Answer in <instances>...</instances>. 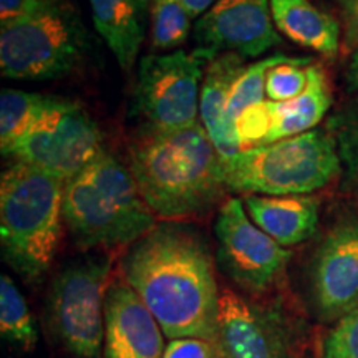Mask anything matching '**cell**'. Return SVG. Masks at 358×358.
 <instances>
[{
	"instance_id": "obj_1",
	"label": "cell",
	"mask_w": 358,
	"mask_h": 358,
	"mask_svg": "<svg viewBox=\"0 0 358 358\" xmlns=\"http://www.w3.org/2000/svg\"><path fill=\"white\" fill-rule=\"evenodd\" d=\"M122 274L164 337L216 342L221 290L203 232L185 222L156 224L129 245Z\"/></svg>"
},
{
	"instance_id": "obj_2",
	"label": "cell",
	"mask_w": 358,
	"mask_h": 358,
	"mask_svg": "<svg viewBox=\"0 0 358 358\" xmlns=\"http://www.w3.org/2000/svg\"><path fill=\"white\" fill-rule=\"evenodd\" d=\"M129 171L148 208L166 221L203 216L227 191L224 161L201 122L143 129L129 145Z\"/></svg>"
},
{
	"instance_id": "obj_3",
	"label": "cell",
	"mask_w": 358,
	"mask_h": 358,
	"mask_svg": "<svg viewBox=\"0 0 358 358\" xmlns=\"http://www.w3.org/2000/svg\"><path fill=\"white\" fill-rule=\"evenodd\" d=\"M62 214L82 249L129 248L156 226L129 168L106 151L65 182Z\"/></svg>"
},
{
	"instance_id": "obj_4",
	"label": "cell",
	"mask_w": 358,
	"mask_h": 358,
	"mask_svg": "<svg viewBox=\"0 0 358 358\" xmlns=\"http://www.w3.org/2000/svg\"><path fill=\"white\" fill-rule=\"evenodd\" d=\"M64 182L24 163L0 179L2 257L27 282H38L55 261L64 234Z\"/></svg>"
},
{
	"instance_id": "obj_5",
	"label": "cell",
	"mask_w": 358,
	"mask_h": 358,
	"mask_svg": "<svg viewBox=\"0 0 358 358\" xmlns=\"http://www.w3.org/2000/svg\"><path fill=\"white\" fill-rule=\"evenodd\" d=\"M227 191L257 196L312 194L342 173L329 129L285 138L239 151L224 163Z\"/></svg>"
},
{
	"instance_id": "obj_6",
	"label": "cell",
	"mask_w": 358,
	"mask_h": 358,
	"mask_svg": "<svg viewBox=\"0 0 358 358\" xmlns=\"http://www.w3.org/2000/svg\"><path fill=\"white\" fill-rule=\"evenodd\" d=\"M87 48V29L65 0L0 27V69L10 80L47 82L65 77L83 64Z\"/></svg>"
},
{
	"instance_id": "obj_7",
	"label": "cell",
	"mask_w": 358,
	"mask_h": 358,
	"mask_svg": "<svg viewBox=\"0 0 358 358\" xmlns=\"http://www.w3.org/2000/svg\"><path fill=\"white\" fill-rule=\"evenodd\" d=\"M111 261L87 256L70 262L52 282L48 319L75 358H98L105 342V301Z\"/></svg>"
},
{
	"instance_id": "obj_8",
	"label": "cell",
	"mask_w": 358,
	"mask_h": 358,
	"mask_svg": "<svg viewBox=\"0 0 358 358\" xmlns=\"http://www.w3.org/2000/svg\"><path fill=\"white\" fill-rule=\"evenodd\" d=\"M211 60L198 48L141 58L134 105L146 128L171 131L199 122L201 87Z\"/></svg>"
},
{
	"instance_id": "obj_9",
	"label": "cell",
	"mask_w": 358,
	"mask_h": 358,
	"mask_svg": "<svg viewBox=\"0 0 358 358\" xmlns=\"http://www.w3.org/2000/svg\"><path fill=\"white\" fill-rule=\"evenodd\" d=\"M216 343L222 358H303L306 329L279 303L221 290Z\"/></svg>"
},
{
	"instance_id": "obj_10",
	"label": "cell",
	"mask_w": 358,
	"mask_h": 358,
	"mask_svg": "<svg viewBox=\"0 0 358 358\" xmlns=\"http://www.w3.org/2000/svg\"><path fill=\"white\" fill-rule=\"evenodd\" d=\"M103 151L100 128L92 116L77 103L58 98L6 158L52 174L65 185Z\"/></svg>"
},
{
	"instance_id": "obj_11",
	"label": "cell",
	"mask_w": 358,
	"mask_h": 358,
	"mask_svg": "<svg viewBox=\"0 0 358 358\" xmlns=\"http://www.w3.org/2000/svg\"><path fill=\"white\" fill-rule=\"evenodd\" d=\"M214 234L217 264L224 275L252 297L274 287L292 257L287 248L277 244L252 222L239 198H229L221 204Z\"/></svg>"
},
{
	"instance_id": "obj_12",
	"label": "cell",
	"mask_w": 358,
	"mask_h": 358,
	"mask_svg": "<svg viewBox=\"0 0 358 358\" xmlns=\"http://www.w3.org/2000/svg\"><path fill=\"white\" fill-rule=\"evenodd\" d=\"M310 292L317 315L335 324L358 310V214L340 216L312 257Z\"/></svg>"
},
{
	"instance_id": "obj_13",
	"label": "cell",
	"mask_w": 358,
	"mask_h": 358,
	"mask_svg": "<svg viewBox=\"0 0 358 358\" xmlns=\"http://www.w3.org/2000/svg\"><path fill=\"white\" fill-rule=\"evenodd\" d=\"M192 35L196 48L213 58L222 53L254 58L282 43L271 0H217L199 17Z\"/></svg>"
},
{
	"instance_id": "obj_14",
	"label": "cell",
	"mask_w": 358,
	"mask_h": 358,
	"mask_svg": "<svg viewBox=\"0 0 358 358\" xmlns=\"http://www.w3.org/2000/svg\"><path fill=\"white\" fill-rule=\"evenodd\" d=\"M164 334L141 297L123 279L110 284L105 301L103 358H163Z\"/></svg>"
},
{
	"instance_id": "obj_15",
	"label": "cell",
	"mask_w": 358,
	"mask_h": 358,
	"mask_svg": "<svg viewBox=\"0 0 358 358\" xmlns=\"http://www.w3.org/2000/svg\"><path fill=\"white\" fill-rule=\"evenodd\" d=\"M244 206L252 222L282 248L306 243L319 227L320 203L310 194H249Z\"/></svg>"
},
{
	"instance_id": "obj_16",
	"label": "cell",
	"mask_w": 358,
	"mask_h": 358,
	"mask_svg": "<svg viewBox=\"0 0 358 358\" xmlns=\"http://www.w3.org/2000/svg\"><path fill=\"white\" fill-rule=\"evenodd\" d=\"M245 69L244 58L236 53H222L209 62L199 96V122L216 146L224 163L239 153L241 145L231 136L226 124V108L232 87Z\"/></svg>"
},
{
	"instance_id": "obj_17",
	"label": "cell",
	"mask_w": 358,
	"mask_h": 358,
	"mask_svg": "<svg viewBox=\"0 0 358 358\" xmlns=\"http://www.w3.org/2000/svg\"><path fill=\"white\" fill-rule=\"evenodd\" d=\"M93 24L123 70H131L146 35L148 0H90Z\"/></svg>"
},
{
	"instance_id": "obj_18",
	"label": "cell",
	"mask_w": 358,
	"mask_h": 358,
	"mask_svg": "<svg viewBox=\"0 0 358 358\" xmlns=\"http://www.w3.org/2000/svg\"><path fill=\"white\" fill-rule=\"evenodd\" d=\"M277 30L303 48L335 57L342 47V25L310 0H271Z\"/></svg>"
},
{
	"instance_id": "obj_19",
	"label": "cell",
	"mask_w": 358,
	"mask_h": 358,
	"mask_svg": "<svg viewBox=\"0 0 358 358\" xmlns=\"http://www.w3.org/2000/svg\"><path fill=\"white\" fill-rule=\"evenodd\" d=\"M307 71L308 83L301 95L284 103L272 101V127L262 145L312 131L329 113L332 92L324 69L319 64H312Z\"/></svg>"
},
{
	"instance_id": "obj_20",
	"label": "cell",
	"mask_w": 358,
	"mask_h": 358,
	"mask_svg": "<svg viewBox=\"0 0 358 358\" xmlns=\"http://www.w3.org/2000/svg\"><path fill=\"white\" fill-rule=\"evenodd\" d=\"M58 101L55 96L6 88L0 95V150L7 156L42 116Z\"/></svg>"
},
{
	"instance_id": "obj_21",
	"label": "cell",
	"mask_w": 358,
	"mask_h": 358,
	"mask_svg": "<svg viewBox=\"0 0 358 358\" xmlns=\"http://www.w3.org/2000/svg\"><path fill=\"white\" fill-rule=\"evenodd\" d=\"M0 334L22 350L37 347L38 334L24 295L7 274L0 277Z\"/></svg>"
},
{
	"instance_id": "obj_22",
	"label": "cell",
	"mask_w": 358,
	"mask_h": 358,
	"mask_svg": "<svg viewBox=\"0 0 358 358\" xmlns=\"http://www.w3.org/2000/svg\"><path fill=\"white\" fill-rule=\"evenodd\" d=\"M325 128L332 133L337 145L343 185L358 194V96L335 111Z\"/></svg>"
},
{
	"instance_id": "obj_23",
	"label": "cell",
	"mask_w": 358,
	"mask_h": 358,
	"mask_svg": "<svg viewBox=\"0 0 358 358\" xmlns=\"http://www.w3.org/2000/svg\"><path fill=\"white\" fill-rule=\"evenodd\" d=\"M287 55H282V53H275V55L264 58V60H259L256 64L248 65L244 69L243 73L239 75V78L236 80L234 87H232L229 101H227L226 108V124L227 129H229L231 136L237 138L236 131V122L245 108H249L250 105H256V103H261L266 98V77L267 71L272 69V66L279 64V62L284 60ZM241 145V143H239Z\"/></svg>"
},
{
	"instance_id": "obj_24",
	"label": "cell",
	"mask_w": 358,
	"mask_h": 358,
	"mask_svg": "<svg viewBox=\"0 0 358 358\" xmlns=\"http://www.w3.org/2000/svg\"><path fill=\"white\" fill-rule=\"evenodd\" d=\"M191 15L179 0H153L151 6V48L169 52L186 43Z\"/></svg>"
},
{
	"instance_id": "obj_25",
	"label": "cell",
	"mask_w": 358,
	"mask_h": 358,
	"mask_svg": "<svg viewBox=\"0 0 358 358\" xmlns=\"http://www.w3.org/2000/svg\"><path fill=\"white\" fill-rule=\"evenodd\" d=\"M310 57H285L272 66L266 77V98L268 101L284 103L297 98L308 83L307 69L313 64Z\"/></svg>"
},
{
	"instance_id": "obj_26",
	"label": "cell",
	"mask_w": 358,
	"mask_h": 358,
	"mask_svg": "<svg viewBox=\"0 0 358 358\" xmlns=\"http://www.w3.org/2000/svg\"><path fill=\"white\" fill-rule=\"evenodd\" d=\"M272 127V101L264 100L250 105L237 118L236 131L241 150L261 146Z\"/></svg>"
},
{
	"instance_id": "obj_27",
	"label": "cell",
	"mask_w": 358,
	"mask_h": 358,
	"mask_svg": "<svg viewBox=\"0 0 358 358\" xmlns=\"http://www.w3.org/2000/svg\"><path fill=\"white\" fill-rule=\"evenodd\" d=\"M320 358H358V310L335 322L322 342Z\"/></svg>"
},
{
	"instance_id": "obj_28",
	"label": "cell",
	"mask_w": 358,
	"mask_h": 358,
	"mask_svg": "<svg viewBox=\"0 0 358 358\" xmlns=\"http://www.w3.org/2000/svg\"><path fill=\"white\" fill-rule=\"evenodd\" d=\"M163 358H222L216 342L204 338L169 340Z\"/></svg>"
},
{
	"instance_id": "obj_29",
	"label": "cell",
	"mask_w": 358,
	"mask_h": 358,
	"mask_svg": "<svg viewBox=\"0 0 358 358\" xmlns=\"http://www.w3.org/2000/svg\"><path fill=\"white\" fill-rule=\"evenodd\" d=\"M53 2L55 0H0V27L37 15Z\"/></svg>"
},
{
	"instance_id": "obj_30",
	"label": "cell",
	"mask_w": 358,
	"mask_h": 358,
	"mask_svg": "<svg viewBox=\"0 0 358 358\" xmlns=\"http://www.w3.org/2000/svg\"><path fill=\"white\" fill-rule=\"evenodd\" d=\"M342 19V47L343 52L358 50V0H335Z\"/></svg>"
},
{
	"instance_id": "obj_31",
	"label": "cell",
	"mask_w": 358,
	"mask_h": 358,
	"mask_svg": "<svg viewBox=\"0 0 358 358\" xmlns=\"http://www.w3.org/2000/svg\"><path fill=\"white\" fill-rule=\"evenodd\" d=\"M179 2L185 6L187 13L191 15V19H196V17H203L206 12L211 8L217 0H179Z\"/></svg>"
},
{
	"instance_id": "obj_32",
	"label": "cell",
	"mask_w": 358,
	"mask_h": 358,
	"mask_svg": "<svg viewBox=\"0 0 358 358\" xmlns=\"http://www.w3.org/2000/svg\"><path fill=\"white\" fill-rule=\"evenodd\" d=\"M345 82L350 92H358V50L352 53L345 70Z\"/></svg>"
}]
</instances>
